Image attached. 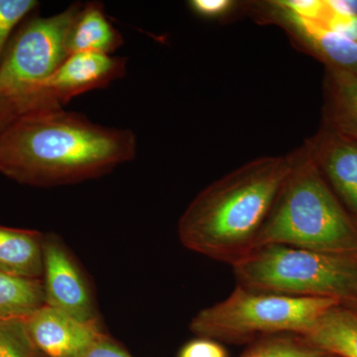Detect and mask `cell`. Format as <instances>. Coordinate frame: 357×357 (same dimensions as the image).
Listing matches in <instances>:
<instances>
[{
  "label": "cell",
  "instance_id": "1",
  "mask_svg": "<svg viewBox=\"0 0 357 357\" xmlns=\"http://www.w3.org/2000/svg\"><path fill=\"white\" fill-rule=\"evenodd\" d=\"M137 153L128 128H109L64 107L29 110L0 137V174L50 188L102 177Z\"/></svg>",
  "mask_w": 357,
  "mask_h": 357
},
{
  "label": "cell",
  "instance_id": "2",
  "mask_svg": "<svg viewBox=\"0 0 357 357\" xmlns=\"http://www.w3.org/2000/svg\"><path fill=\"white\" fill-rule=\"evenodd\" d=\"M295 160V150L258 157L204 188L178 220L181 243L231 267L248 257L257 248Z\"/></svg>",
  "mask_w": 357,
  "mask_h": 357
},
{
  "label": "cell",
  "instance_id": "3",
  "mask_svg": "<svg viewBox=\"0 0 357 357\" xmlns=\"http://www.w3.org/2000/svg\"><path fill=\"white\" fill-rule=\"evenodd\" d=\"M295 151V164L263 227L257 248L282 244L331 255L357 256V225L314 165L304 144Z\"/></svg>",
  "mask_w": 357,
  "mask_h": 357
},
{
  "label": "cell",
  "instance_id": "4",
  "mask_svg": "<svg viewBox=\"0 0 357 357\" xmlns=\"http://www.w3.org/2000/svg\"><path fill=\"white\" fill-rule=\"evenodd\" d=\"M232 270L236 285L249 290L342 305L357 299V256L270 244L256 249Z\"/></svg>",
  "mask_w": 357,
  "mask_h": 357
},
{
  "label": "cell",
  "instance_id": "5",
  "mask_svg": "<svg viewBox=\"0 0 357 357\" xmlns=\"http://www.w3.org/2000/svg\"><path fill=\"white\" fill-rule=\"evenodd\" d=\"M330 299L258 292L236 285L229 297L201 310L191 319L196 337L220 344L250 345L275 335H305L330 307Z\"/></svg>",
  "mask_w": 357,
  "mask_h": 357
},
{
  "label": "cell",
  "instance_id": "6",
  "mask_svg": "<svg viewBox=\"0 0 357 357\" xmlns=\"http://www.w3.org/2000/svg\"><path fill=\"white\" fill-rule=\"evenodd\" d=\"M84 4H70L49 17L26 18L13 33L0 62V91L45 100L37 86L69 58L67 42Z\"/></svg>",
  "mask_w": 357,
  "mask_h": 357
},
{
  "label": "cell",
  "instance_id": "7",
  "mask_svg": "<svg viewBox=\"0 0 357 357\" xmlns=\"http://www.w3.org/2000/svg\"><path fill=\"white\" fill-rule=\"evenodd\" d=\"M243 13L259 24L278 26L294 46L328 69L357 75V43L325 26L304 20L285 8L280 0L244 1Z\"/></svg>",
  "mask_w": 357,
  "mask_h": 357
},
{
  "label": "cell",
  "instance_id": "8",
  "mask_svg": "<svg viewBox=\"0 0 357 357\" xmlns=\"http://www.w3.org/2000/svg\"><path fill=\"white\" fill-rule=\"evenodd\" d=\"M43 253L45 305L79 321H100L88 279L62 238L45 234Z\"/></svg>",
  "mask_w": 357,
  "mask_h": 357
},
{
  "label": "cell",
  "instance_id": "9",
  "mask_svg": "<svg viewBox=\"0 0 357 357\" xmlns=\"http://www.w3.org/2000/svg\"><path fill=\"white\" fill-rule=\"evenodd\" d=\"M126 58L86 52L72 54L36 89L51 102L63 107L77 96L107 88L126 76Z\"/></svg>",
  "mask_w": 357,
  "mask_h": 357
},
{
  "label": "cell",
  "instance_id": "10",
  "mask_svg": "<svg viewBox=\"0 0 357 357\" xmlns=\"http://www.w3.org/2000/svg\"><path fill=\"white\" fill-rule=\"evenodd\" d=\"M25 325L44 357H82L107 333L100 321H79L46 305L25 319Z\"/></svg>",
  "mask_w": 357,
  "mask_h": 357
},
{
  "label": "cell",
  "instance_id": "11",
  "mask_svg": "<svg viewBox=\"0 0 357 357\" xmlns=\"http://www.w3.org/2000/svg\"><path fill=\"white\" fill-rule=\"evenodd\" d=\"M304 146L357 225V142L321 126Z\"/></svg>",
  "mask_w": 357,
  "mask_h": 357
},
{
  "label": "cell",
  "instance_id": "12",
  "mask_svg": "<svg viewBox=\"0 0 357 357\" xmlns=\"http://www.w3.org/2000/svg\"><path fill=\"white\" fill-rule=\"evenodd\" d=\"M321 126L357 142V75L325 68Z\"/></svg>",
  "mask_w": 357,
  "mask_h": 357
},
{
  "label": "cell",
  "instance_id": "13",
  "mask_svg": "<svg viewBox=\"0 0 357 357\" xmlns=\"http://www.w3.org/2000/svg\"><path fill=\"white\" fill-rule=\"evenodd\" d=\"M45 234L0 225V273L42 280Z\"/></svg>",
  "mask_w": 357,
  "mask_h": 357
},
{
  "label": "cell",
  "instance_id": "14",
  "mask_svg": "<svg viewBox=\"0 0 357 357\" xmlns=\"http://www.w3.org/2000/svg\"><path fill=\"white\" fill-rule=\"evenodd\" d=\"M123 44V36L105 15L102 2L89 1L70 29L67 49L69 55L84 52L112 55Z\"/></svg>",
  "mask_w": 357,
  "mask_h": 357
},
{
  "label": "cell",
  "instance_id": "15",
  "mask_svg": "<svg viewBox=\"0 0 357 357\" xmlns=\"http://www.w3.org/2000/svg\"><path fill=\"white\" fill-rule=\"evenodd\" d=\"M303 337L333 356L357 357V312L344 305H335Z\"/></svg>",
  "mask_w": 357,
  "mask_h": 357
},
{
  "label": "cell",
  "instance_id": "16",
  "mask_svg": "<svg viewBox=\"0 0 357 357\" xmlns=\"http://www.w3.org/2000/svg\"><path fill=\"white\" fill-rule=\"evenodd\" d=\"M44 305L42 280L0 273V318L25 319Z\"/></svg>",
  "mask_w": 357,
  "mask_h": 357
},
{
  "label": "cell",
  "instance_id": "17",
  "mask_svg": "<svg viewBox=\"0 0 357 357\" xmlns=\"http://www.w3.org/2000/svg\"><path fill=\"white\" fill-rule=\"evenodd\" d=\"M239 357H337L295 333L275 335L248 345Z\"/></svg>",
  "mask_w": 357,
  "mask_h": 357
},
{
  "label": "cell",
  "instance_id": "18",
  "mask_svg": "<svg viewBox=\"0 0 357 357\" xmlns=\"http://www.w3.org/2000/svg\"><path fill=\"white\" fill-rule=\"evenodd\" d=\"M0 357H44L33 344L25 319L0 318Z\"/></svg>",
  "mask_w": 357,
  "mask_h": 357
},
{
  "label": "cell",
  "instance_id": "19",
  "mask_svg": "<svg viewBox=\"0 0 357 357\" xmlns=\"http://www.w3.org/2000/svg\"><path fill=\"white\" fill-rule=\"evenodd\" d=\"M39 6L36 0H0V62L13 33Z\"/></svg>",
  "mask_w": 357,
  "mask_h": 357
},
{
  "label": "cell",
  "instance_id": "20",
  "mask_svg": "<svg viewBox=\"0 0 357 357\" xmlns=\"http://www.w3.org/2000/svg\"><path fill=\"white\" fill-rule=\"evenodd\" d=\"M37 109H43V105L35 98L8 95L0 91V137L18 116Z\"/></svg>",
  "mask_w": 357,
  "mask_h": 357
},
{
  "label": "cell",
  "instance_id": "21",
  "mask_svg": "<svg viewBox=\"0 0 357 357\" xmlns=\"http://www.w3.org/2000/svg\"><path fill=\"white\" fill-rule=\"evenodd\" d=\"M243 2L234 0H191L190 8L192 13L204 18L227 20L237 13H241Z\"/></svg>",
  "mask_w": 357,
  "mask_h": 357
},
{
  "label": "cell",
  "instance_id": "22",
  "mask_svg": "<svg viewBox=\"0 0 357 357\" xmlns=\"http://www.w3.org/2000/svg\"><path fill=\"white\" fill-rule=\"evenodd\" d=\"M319 24L325 26L333 31L344 35L357 43V15L337 10L326 0V8Z\"/></svg>",
  "mask_w": 357,
  "mask_h": 357
},
{
  "label": "cell",
  "instance_id": "23",
  "mask_svg": "<svg viewBox=\"0 0 357 357\" xmlns=\"http://www.w3.org/2000/svg\"><path fill=\"white\" fill-rule=\"evenodd\" d=\"M178 357H229L222 344L211 338L197 337L181 347Z\"/></svg>",
  "mask_w": 357,
  "mask_h": 357
},
{
  "label": "cell",
  "instance_id": "24",
  "mask_svg": "<svg viewBox=\"0 0 357 357\" xmlns=\"http://www.w3.org/2000/svg\"><path fill=\"white\" fill-rule=\"evenodd\" d=\"M82 357H132L121 344L105 333Z\"/></svg>",
  "mask_w": 357,
  "mask_h": 357
},
{
  "label": "cell",
  "instance_id": "25",
  "mask_svg": "<svg viewBox=\"0 0 357 357\" xmlns=\"http://www.w3.org/2000/svg\"><path fill=\"white\" fill-rule=\"evenodd\" d=\"M328 2L337 10L357 15V0H328Z\"/></svg>",
  "mask_w": 357,
  "mask_h": 357
},
{
  "label": "cell",
  "instance_id": "26",
  "mask_svg": "<svg viewBox=\"0 0 357 357\" xmlns=\"http://www.w3.org/2000/svg\"><path fill=\"white\" fill-rule=\"evenodd\" d=\"M344 306L349 307L352 311L357 312V299L354 301V302L349 303V304L344 305Z\"/></svg>",
  "mask_w": 357,
  "mask_h": 357
}]
</instances>
